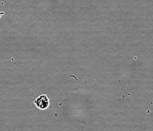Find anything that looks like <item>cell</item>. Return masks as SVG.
<instances>
[{"label": "cell", "instance_id": "6da1fadb", "mask_svg": "<svg viewBox=\"0 0 153 131\" xmlns=\"http://www.w3.org/2000/svg\"><path fill=\"white\" fill-rule=\"evenodd\" d=\"M34 104L38 108L41 110H45L49 107V100L48 97L45 94L39 96L34 100Z\"/></svg>", "mask_w": 153, "mask_h": 131}]
</instances>
